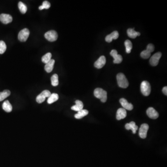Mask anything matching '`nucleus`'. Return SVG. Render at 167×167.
<instances>
[{
    "label": "nucleus",
    "mask_w": 167,
    "mask_h": 167,
    "mask_svg": "<svg viewBox=\"0 0 167 167\" xmlns=\"http://www.w3.org/2000/svg\"><path fill=\"white\" fill-rule=\"evenodd\" d=\"M94 95L95 97L100 99L101 102L104 103L107 101V93L106 90L102 88H97L94 90Z\"/></svg>",
    "instance_id": "nucleus-1"
},
{
    "label": "nucleus",
    "mask_w": 167,
    "mask_h": 167,
    "mask_svg": "<svg viewBox=\"0 0 167 167\" xmlns=\"http://www.w3.org/2000/svg\"><path fill=\"white\" fill-rule=\"evenodd\" d=\"M117 84L120 87L126 88L129 86V82L124 74L122 73H118L117 75Z\"/></svg>",
    "instance_id": "nucleus-2"
},
{
    "label": "nucleus",
    "mask_w": 167,
    "mask_h": 167,
    "mask_svg": "<svg viewBox=\"0 0 167 167\" xmlns=\"http://www.w3.org/2000/svg\"><path fill=\"white\" fill-rule=\"evenodd\" d=\"M141 91L145 96H148L151 92V86L150 83L147 81H144L141 84Z\"/></svg>",
    "instance_id": "nucleus-3"
},
{
    "label": "nucleus",
    "mask_w": 167,
    "mask_h": 167,
    "mask_svg": "<svg viewBox=\"0 0 167 167\" xmlns=\"http://www.w3.org/2000/svg\"><path fill=\"white\" fill-rule=\"evenodd\" d=\"M154 46L153 44H149L147 46L146 50L142 51L141 53V58L144 59H147L150 57L151 53L154 51Z\"/></svg>",
    "instance_id": "nucleus-4"
},
{
    "label": "nucleus",
    "mask_w": 167,
    "mask_h": 167,
    "mask_svg": "<svg viewBox=\"0 0 167 167\" xmlns=\"http://www.w3.org/2000/svg\"><path fill=\"white\" fill-rule=\"evenodd\" d=\"M45 37L49 41H55L58 39V34L55 30H51L45 34Z\"/></svg>",
    "instance_id": "nucleus-5"
},
{
    "label": "nucleus",
    "mask_w": 167,
    "mask_h": 167,
    "mask_svg": "<svg viewBox=\"0 0 167 167\" xmlns=\"http://www.w3.org/2000/svg\"><path fill=\"white\" fill-rule=\"evenodd\" d=\"M30 35V32L28 28H24L21 30L18 34V39L21 42L27 41Z\"/></svg>",
    "instance_id": "nucleus-6"
},
{
    "label": "nucleus",
    "mask_w": 167,
    "mask_h": 167,
    "mask_svg": "<svg viewBox=\"0 0 167 167\" xmlns=\"http://www.w3.org/2000/svg\"><path fill=\"white\" fill-rule=\"evenodd\" d=\"M51 94V92L49 90H43L41 94L37 96L36 99V101L38 103H42L45 100L46 98L49 97Z\"/></svg>",
    "instance_id": "nucleus-7"
},
{
    "label": "nucleus",
    "mask_w": 167,
    "mask_h": 167,
    "mask_svg": "<svg viewBox=\"0 0 167 167\" xmlns=\"http://www.w3.org/2000/svg\"><path fill=\"white\" fill-rule=\"evenodd\" d=\"M149 129V126L146 124H141L139 128V135L141 138L145 139L147 135V132Z\"/></svg>",
    "instance_id": "nucleus-8"
},
{
    "label": "nucleus",
    "mask_w": 167,
    "mask_h": 167,
    "mask_svg": "<svg viewBox=\"0 0 167 167\" xmlns=\"http://www.w3.org/2000/svg\"><path fill=\"white\" fill-rule=\"evenodd\" d=\"M161 57V53L160 52L155 53L150 59V63L152 66H157L159 63V60Z\"/></svg>",
    "instance_id": "nucleus-9"
},
{
    "label": "nucleus",
    "mask_w": 167,
    "mask_h": 167,
    "mask_svg": "<svg viewBox=\"0 0 167 167\" xmlns=\"http://www.w3.org/2000/svg\"><path fill=\"white\" fill-rule=\"evenodd\" d=\"M110 55L114 58V63L119 64L122 62L123 60V57L121 55H118L117 52L116 50H112L110 52Z\"/></svg>",
    "instance_id": "nucleus-10"
},
{
    "label": "nucleus",
    "mask_w": 167,
    "mask_h": 167,
    "mask_svg": "<svg viewBox=\"0 0 167 167\" xmlns=\"http://www.w3.org/2000/svg\"><path fill=\"white\" fill-rule=\"evenodd\" d=\"M13 21V18L11 15L8 14H1L0 15V21L4 24L10 23Z\"/></svg>",
    "instance_id": "nucleus-11"
},
{
    "label": "nucleus",
    "mask_w": 167,
    "mask_h": 167,
    "mask_svg": "<svg viewBox=\"0 0 167 167\" xmlns=\"http://www.w3.org/2000/svg\"><path fill=\"white\" fill-rule=\"evenodd\" d=\"M146 113L148 117L151 119H155L159 117L158 113L156 111L154 108H152V107L148 108L146 111Z\"/></svg>",
    "instance_id": "nucleus-12"
},
{
    "label": "nucleus",
    "mask_w": 167,
    "mask_h": 167,
    "mask_svg": "<svg viewBox=\"0 0 167 167\" xmlns=\"http://www.w3.org/2000/svg\"><path fill=\"white\" fill-rule=\"evenodd\" d=\"M106 63V57L101 56L94 63V66L97 69L102 68Z\"/></svg>",
    "instance_id": "nucleus-13"
},
{
    "label": "nucleus",
    "mask_w": 167,
    "mask_h": 167,
    "mask_svg": "<svg viewBox=\"0 0 167 167\" xmlns=\"http://www.w3.org/2000/svg\"><path fill=\"white\" fill-rule=\"evenodd\" d=\"M120 103L121 104L123 107L124 109L127 110H131L133 109V106L131 104L129 103L128 102L126 99H125L122 98L121 99L119 100Z\"/></svg>",
    "instance_id": "nucleus-14"
},
{
    "label": "nucleus",
    "mask_w": 167,
    "mask_h": 167,
    "mask_svg": "<svg viewBox=\"0 0 167 167\" xmlns=\"http://www.w3.org/2000/svg\"><path fill=\"white\" fill-rule=\"evenodd\" d=\"M127 116L126 110L124 108H119L117 112L116 118L118 120L123 119L126 117Z\"/></svg>",
    "instance_id": "nucleus-15"
},
{
    "label": "nucleus",
    "mask_w": 167,
    "mask_h": 167,
    "mask_svg": "<svg viewBox=\"0 0 167 167\" xmlns=\"http://www.w3.org/2000/svg\"><path fill=\"white\" fill-rule=\"evenodd\" d=\"M118 37H119V33L117 31H115L110 35H107L105 40L108 43H110L112 41L113 39H117Z\"/></svg>",
    "instance_id": "nucleus-16"
},
{
    "label": "nucleus",
    "mask_w": 167,
    "mask_h": 167,
    "mask_svg": "<svg viewBox=\"0 0 167 167\" xmlns=\"http://www.w3.org/2000/svg\"><path fill=\"white\" fill-rule=\"evenodd\" d=\"M125 127L126 130H131L133 134H136V131L138 129V126L136 125V123L133 121L125 124Z\"/></svg>",
    "instance_id": "nucleus-17"
},
{
    "label": "nucleus",
    "mask_w": 167,
    "mask_h": 167,
    "mask_svg": "<svg viewBox=\"0 0 167 167\" xmlns=\"http://www.w3.org/2000/svg\"><path fill=\"white\" fill-rule=\"evenodd\" d=\"M55 63V60L53 59H51L46 64L45 66V71L48 73L51 72L53 70Z\"/></svg>",
    "instance_id": "nucleus-18"
},
{
    "label": "nucleus",
    "mask_w": 167,
    "mask_h": 167,
    "mask_svg": "<svg viewBox=\"0 0 167 167\" xmlns=\"http://www.w3.org/2000/svg\"><path fill=\"white\" fill-rule=\"evenodd\" d=\"M76 104L71 107V109L74 111H79L82 110L84 105L82 101L77 100L75 101Z\"/></svg>",
    "instance_id": "nucleus-19"
},
{
    "label": "nucleus",
    "mask_w": 167,
    "mask_h": 167,
    "mask_svg": "<svg viewBox=\"0 0 167 167\" xmlns=\"http://www.w3.org/2000/svg\"><path fill=\"white\" fill-rule=\"evenodd\" d=\"M127 35L130 38L135 39L137 36H139L140 35V33L137 32L135 31L134 28H129L128 29Z\"/></svg>",
    "instance_id": "nucleus-20"
},
{
    "label": "nucleus",
    "mask_w": 167,
    "mask_h": 167,
    "mask_svg": "<svg viewBox=\"0 0 167 167\" xmlns=\"http://www.w3.org/2000/svg\"><path fill=\"white\" fill-rule=\"evenodd\" d=\"M2 108L7 112H10L12 110V106L8 100H6L2 104Z\"/></svg>",
    "instance_id": "nucleus-21"
},
{
    "label": "nucleus",
    "mask_w": 167,
    "mask_h": 167,
    "mask_svg": "<svg viewBox=\"0 0 167 167\" xmlns=\"http://www.w3.org/2000/svg\"><path fill=\"white\" fill-rule=\"evenodd\" d=\"M88 113L89 112H88V110L82 109V110L78 111V113L75 115L74 117L76 119H81V118H83L85 116L88 115Z\"/></svg>",
    "instance_id": "nucleus-22"
},
{
    "label": "nucleus",
    "mask_w": 167,
    "mask_h": 167,
    "mask_svg": "<svg viewBox=\"0 0 167 167\" xmlns=\"http://www.w3.org/2000/svg\"><path fill=\"white\" fill-rule=\"evenodd\" d=\"M59 95L57 93H52L51 94L50 97H48V103L49 104H51L53 103L54 102L58 100L59 99Z\"/></svg>",
    "instance_id": "nucleus-23"
},
{
    "label": "nucleus",
    "mask_w": 167,
    "mask_h": 167,
    "mask_svg": "<svg viewBox=\"0 0 167 167\" xmlns=\"http://www.w3.org/2000/svg\"><path fill=\"white\" fill-rule=\"evenodd\" d=\"M10 93V92L8 90H4L2 92H0V102L3 101L4 99L9 96Z\"/></svg>",
    "instance_id": "nucleus-24"
},
{
    "label": "nucleus",
    "mask_w": 167,
    "mask_h": 167,
    "mask_svg": "<svg viewBox=\"0 0 167 167\" xmlns=\"http://www.w3.org/2000/svg\"><path fill=\"white\" fill-rule=\"evenodd\" d=\"M52 85L53 86H57L59 85V77L57 74H53L51 79Z\"/></svg>",
    "instance_id": "nucleus-25"
},
{
    "label": "nucleus",
    "mask_w": 167,
    "mask_h": 167,
    "mask_svg": "<svg viewBox=\"0 0 167 167\" xmlns=\"http://www.w3.org/2000/svg\"><path fill=\"white\" fill-rule=\"evenodd\" d=\"M125 48H126V52L127 53H130L131 52L132 49V44L130 40H126L124 42Z\"/></svg>",
    "instance_id": "nucleus-26"
},
{
    "label": "nucleus",
    "mask_w": 167,
    "mask_h": 167,
    "mask_svg": "<svg viewBox=\"0 0 167 167\" xmlns=\"http://www.w3.org/2000/svg\"><path fill=\"white\" fill-rule=\"evenodd\" d=\"M52 56V55L50 52L46 53L45 55H44L43 57H42V61L44 63L46 64L48 62L51 60Z\"/></svg>",
    "instance_id": "nucleus-27"
},
{
    "label": "nucleus",
    "mask_w": 167,
    "mask_h": 167,
    "mask_svg": "<svg viewBox=\"0 0 167 167\" xmlns=\"http://www.w3.org/2000/svg\"><path fill=\"white\" fill-rule=\"evenodd\" d=\"M18 8L22 14H24L27 12V7L24 3H23V2L21 1L19 2Z\"/></svg>",
    "instance_id": "nucleus-28"
},
{
    "label": "nucleus",
    "mask_w": 167,
    "mask_h": 167,
    "mask_svg": "<svg viewBox=\"0 0 167 167\" xmlns=\"http://www.w3.org/2000/svg\"><path fill=\"white\" fill-rule=\"evenodd\" d=\"M7 49V46L6 43L3 41H0V54L4 53Z\"/></svg>",
    "instance_id": "nucleus-29"
},
{
    "label": "nucleus",
    "mask_w": 167,
    "mask_h": 167,
    "mask_svg": "<svg viewBox=\"0 0 167 167\" xmlns=\"http://www.w3.org/2000/svg\"><path fill=\"white\" fill-rule=\"evenodd\" d=\"M50 7H51V4H50V2H48L47 1H45L43 2L42 5L39 6V10H41L43 9H49L50 8Z\"/></svg>",
    "instance_id": "nucleus-30"
},
{
    "label": "nucleus",
    "mask_w": 167,
    "mask_h": 167,
    "mask_svg": "<svg viewBox=\"0 0 167 167\" xmlns=\"http://www.w3.org/2000/svg\"><path fill=\"white\" fill-rule=\"evenodd\" d=\"M162 92L164 93L165 95L167 96V86H165L162 89Z\"/></svg>",
    "instance_id": "nucleus-31"
}]
</instances>
